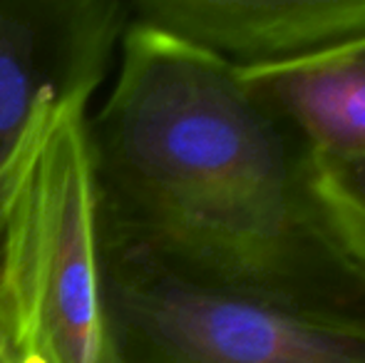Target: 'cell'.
<instances>
[{"label": "cell", "instance_id": "6da1fadb", "mask_svg": "<svg viewBox=\"0 0 365 363\" xmlns=\"http://www.w3.org/2000/svg\"><path fill=\"white\" fill-rule=\"evenodd\" d=\"M100 242L221 294L365 321V269L306 187V155L219 58L130 25L87 117Z\"/></svg>", "mask_w": 365, "mask_h": 363}, {"label": "cell", "instance_id": "7a4b0ae2", "mask_svg": "<svg viewBox=\"0 0 365 363\" xmlns=\"http://www.w3.org/2000/svg\"><path fill=\"white\" fill-rule=\"evenodd\" d=\"M85 107L48 122L5 207L0 321L15 363H115Z\"/></svg>", "mask_w": 365, "mask_h": 363}, {"label": "cell", "instance_id": "3957f363", "mask_svg": "<svg viewBox=\"0 0 365 363\" xmlns=\"http://www.w3.org/2000/svg\"><path fill=\"white\" fill-rule=\"evenodd\" d=\"M102 249L115 363H365V321H323L221 294L130 249Z\"/></svg>", "mask_w": 365, "mask_h": 363}, {"label": "cell", "instance_id": "277c9868", "mask_svg": "<svg viewBox=\"0 0 365 363\" xmlns=\"http://www.w3.org/2000/svg\"><path fill=\"white\" fill-rule=\"evenodd\" d=\"M130 28L125 0H0V232L33 142L105 83Z\"/></svg>", "mask_w": 365, "mask_h": 363}, {"label": "cell", "instance_id": "5b68a950", "mask_svg": "<svg viewBox=\"0 0 365 363\" xmlns=\"http://www.w3.org/2000/svg\"><path fill=\"white\" fill-rule=\"evenodd\" d=\"M130 25L256 70L311 58L365 33V0H130Z\"/></svg>", "mask_w": 365, "mask_h": 363}, {"label": "cell", "instance_id": "8992f818", "mask_svg": "<svg viewBox=\"0 0 365 363\" xmlns=\"http://www.w3.org/2000/svg\"><path fill=\"white\" fill-rule=\"evenodd\" d=\"M236 73L306 157L365 155V33L296 63Z\"/></svg>", "mask_w": 365, "mask_h": 363}, {"label": "cell", "instance_id": "52a82bcc", "mask_svg": "<svg viewBox=\"0 0 365 363\" xmlns=\"http://www.w3.org/2000/svg\"><path fill=\"white\" fill-rule=\"evenodd\" d=\"M306 187L328 234L365 269V155L306 157Z\"/></svg>", "mask_w": 365, "mask_h": 363}, {"label": "cell", "instance_id": "ba28073f", "mask_svg": "<svg viewBox=\"0 0 365 363\" xmlns=\"http://www.w3.org/2000/svg\"><path fill=\"white\" fill-rule=\"evenodd\" d=\"M0 363H15L13 351H10V344H8V334H5L3 321H0Z\"/></svg>", "mask_w": 365, "mask_h": 363}]
</instances>
